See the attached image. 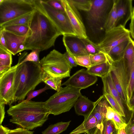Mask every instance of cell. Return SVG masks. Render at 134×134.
Listing matches in <instances>:
<instances>
[{"mask_svg": "<svg viewBox=\"0 0 134 134\" xmlns=\"http://www.w3.org/2000/svg\"><path fill=\"white\" fill-rule=\"evenodd\" d=\"M116 130L112 120L105 119L99 127L94 129L91 134H112Z\"/></svg>", "mask_w": 134, "mask_h": 134, "instance_id": "cell-25", "label": "cell"}, {"mask_svg": "<svg viewBox=\"0 0 134 134\" xmlns=\"http://www.w3.org/2000/svg\"><path fill=\"white\" fill-rule=\"evenodd\" d=\"M71 121H61L51 125L42 132V134H60L66 130Z\"/></svg>", "mask_w": 134, "mask_h": 134, "instance_id": "cell-26", "label": "cell"}, {"mask_svg": "<svg viewBox=\"0 0 134 134\" xmlns=\"http://www.w3.org/2000/svg\"><path fill=\"white\" fill-rule=\"evenodd\" d=\"M114 2V0H92L91 8L87 12L86 20L93 33L105 31V24Z\"/></svg>", "mask_w": 134, "mask_h": 134, "instance_id": "cell-6", "label": "cell"}, {"mask_svg": "<svg viewBox=\"0 0 134 134\" xmlns=\"http://www.w3.org/2000/svg\"><path fill=\"white\" fill-rule=\"evenodd\" d=\"M76 35L79 38L88 37L86 29L78 9L69 0H61Z\"/></svg>", "mask_w": 134, "mask_h": 134, "instance_id": "cell-12", "label": "cell"}, {"mask_svg": "<svg viewBox=\"0 0 134 134\" xmlns=\"http://www.w3.org/2000/svg\"><path fill=\"white\" fill-rule=\"evenodd\" d=\"M84 134H87V133H84Z\"/></svg>", "mask_w": 134, "mask_h": 134, "instance_id": "cell-54", "label": "cell"}, {"mask_svg": "<svg viewBox=\"0 0 134 134\" xmlns=\"http://www.w3.org/2000/svg\"><path fill=\"white\" fill-rule=\"evenodd\" d=\"M131 36L134 40V7H133L132 13L130 24V30Z\"/></svg>", "mask_w": 134, "mask_h": 134, "instance_id": "cell-44", "label": "cell"}, {"mask_svg": "<svg viewBox=\"0 0 134 134\" xmlns=\"http://www.w3.org/2000/svg\"><path fill=\"white\" fill-rule=\"evenodd\" d=\"M34 2L35 6L49 18L62 35L76 36L65 12L55 9L44 0H34Z\"/></svg>", "mask_w": 134, "mask_h": 134, "instance_id": "cell-8", "label": "cell"}, {"mask_svg": "<svg viewBox=\"0 0 134 134\" xmlns=\"http://www.w3.org/2000/svg\"><path fill=\"white\" fill-rule=\"evenodd\" d=\"M18 64L0 76V103L12 105L14 102V80Z\"/></svg>", "mask_w": 134, "mask_h": 134, "instance_id": "cell-10", "label": "cell"}, {"mask_svg": "<svg viewBox=\"0 0 134 134\" xmlns=\"http://www.w3.org/2000/svg\"><path fill=\"white\" fill-rule=\"evenodd\" d=\"M117 19L116 6L114 0L113 5L108 14L104 25L105 32L116 27Z\"/></svg>", "mask_w": 134, "mask_h": 134, "instance_id": "cell-27", "label": "cell"}, {"mask_svg": "<svg viewBox=\"0 0 134 134\" xmlns=\"http://www.w3.org/2000/svg\"><path fill=\"white\" fill-rule=\"evenodd\" d=\"M102 95L95 102H93L81 94L76 100L74 107L76 113L84 116V120L89 118L96 106L103 97Z\"/></svg>", "mask_w": 134, "mask_h": 134, "instance_id": "cell-17", "label": "cell"}, {"mask_svg": "<svg viewBox=\"0 0 134 134\" xmlns=\"http://www.w3.org/2000/svg\"><path fill=\"white\" fill-rule=\"evenodd\" d=\"M25 49V43H24L21 44L19 47L18 53L22 52Z\"/></svg>", "mask_w": 134, "mask_h": 134, "instance_id": "cell-52", "label": "cell"}, {"mask_svg": "<svg viewBox=\"0 0 134 134\" xmlns=\"http://www.w3.org/2000/svg\"><path fill=\"white\" fill-rule=\"evenodd\" d=\"M63 54L66 60L72 68L76 67L77 66V64L74 56L67 51Z\"/></svg>", "mask_w": 134, "mask_h": 134, "instance_id": "cell-42", "label": "cell"}, {"mask_svg": "<svg viewBox=\"0 0 134 134\" xmlns=\"http://www.w3.org/2000/svg\"><path fill=\"white\" fill-rule=\"evenodd\" d=\"M118 130L116 129L114 131L112 134H118Z\"/></svg>", "mask_w": 134, "mask_h": 134, "instance_id": "cell-53", "label": "cell"}, {"mask_svg": "<svg viewBox=\"0 0 134 134\" xmlns=\"http://www.w3.org/2000/svg\"><path fill=\"white\" fill-rule=\"evenodd\" d=\"M40 64L43 72L48 75L63 79L70 77L72 68L63 54L54 49L40 60Z\"/></svg>", "mask_w": 134, "mask_h": 134, "instance_id": "cell-5", "label": "cell"}, {"mask_svg": "<svg viewBox=\"0 0 134 134\" xmlns=\"http://www.w3.org/2000/svg\"><path fill=\"white\" fill-rule=\"evenodd\" d=\"M134 124V109L133 110L131 116L128 123L127 125Z\"/></svg>", "mask_w": 134, "mask_h": 134, "instance_id": "cell-51", "label": "cell"}, {"mask_svg": "<svg viewBox=\"0 0 134 134\" xmlns=\"http://www.w3.org/2000/svg\"><path fill=\"white\" fill-rule=\"evenodd\" d=\"M63 42L66 51L74 56L89 55L83 42L76 36L63 35Z\"/></svg>", "mask_w": 134, "mask_h": 134, "instance_id": "cell-16", "label": "cell"}, {"mask_svg": "<svg viewBox=\"0 0 134 134\" xmlns=\"http://www.w3.org/2000/svg\"><path fill=\"white\" fill-rule=\"evenodd\" d=\"M97 120L94 116H91L69 134H80L83 133L91 134L97 125Z\"/></svg>", "mask_w": 134, "mask_h": 134, "instance_id": "cell-22", "label": "cell"}, {"mask_svg": "<svg viewBox=\"0 0 134 134\" xmlns=\"http://www.w3.org/2000/svg\"><path fill=\"white\" fill-rule=\"evenodd\" d=\"M115 111L110 106H109L107 109L105 119L107 120H112L114 115Z\"/></svg>", "mask_w": 134, "mask_h": 134, "instance_id": "cell-43", "label": "cell"}, {"mask_svg": "<svg viewBox=\"0 0 134 134\" xmlns=\"http://www.w3.org/2000/svg\"><path fill=\"white\" fill-rule=\"evenodd\" d=\"M0 46L8 51L3 30L1 28H0Z\"/></svg>", "mask_w": 134, "mask_h": 134, "instance_id": "cell-45", "label": "cell"}, {"mask_svg": "<svg viewBox=\"0 0 134 134\" xmlns=\"http://www.w3.org/2000/svg\"><path fill=\"white\" fill-rule=\"evenodd\" d=\"M131 38L129 30L120 26L105 32L104 37L97 45L101 51L107 54L114 47Z\"/></svg>", "mask_w": 134, "mask_h": 134, "instance_id": "cell-9", "label": "cell"}, {"mask_svg": "<svg viewBox=\"0 0 134 134\" xmlns=\"http://www.w3.org/2000/svg\"><path fill=\"white\" fill-rule=\"evenodd\" d=\"M126 126H123L118 129V134H126L125 130Z\"/></svg>", "mask_w": 134, "mask_h": 134, "instance_id": "cell-50", "label": "cell"}, {"mask_svg": "<svg viewBox=\"0 0 134 134\" xmlns=\"http://www.w3.org/2000/svg\"><path fill=\"white\" fill-rule=\"evenodd\" d=\"M117 16L116 27H125L127 21L131 19L133 7L131 0H114Z\"/></svg>", "mask_w": 134, "mask_h": 134, "instance_id": "cell-15", "label": "cell"}, {"mask_svg": "<svg viewBox=\"0 0 134 134\" xmlns=\"http://www.w3.org/2000/svg\"><path fill=\"white\" fill-rule=\"evenodd\" d=\"M131 39L123 42L110 51L107 54L112 61H119L123 58L126 49Z\"/></svg>", "mask_w": 134, "mask_h": 134, "instance_id": "cell-24", "label": "cell"}, {"mask_svg": "<svg viewBox=\"0 0 134 134\" xmlns=\"http://www.w3.org/2000/svg\"><path fill=\"white\" fill-rule=\"evenodd\" d=\"M103 95L112 108L124 119L125 115L124 113L117 101L110 94L103 93Z\"/></svg>", "mask_w": 134, "mask_h": 134, "instance_id": "cell-33", "label": "cell"}, {"mask_svg": "<svg viewBox=\"0 0 134 134\" xmlns=\"http://www.w3.org/2000/svg\"><path fill=\"white\" fill-rule=\"evenodd\" d=\"M32 12L5 23L0 26V27L16 25H25L29 26L30 21L32 16Z\"/></svg>", "mask_w": 134, "mask_h": 134, "instance_id": "cell-29", "label": "cell"}, {"mask_svg": "<svg viewBox=\"0 0 134 134\" xmlns=\"http://www.w3.org/2000/svg\"><path fill=\"white\" fill-rule=\"evenodd\" d=\"M1 27L6 31L21 35H26L29 30V26L25 25H12Z\"/></svg>", "mask_w": 134, "mask_h": 134, "instance_id": "cell-30", "label": "cell"}, {"mask_svg": "<svg viewBox=\"0 0 134 134\" xmlns=\"http://www.w3.org/2000/svg\"><path fill=\"white\" fill-rule=\"evenodd\" d=\"M128 105L131 110L133 111L134 109V91L131 99L128 102Z\"/></svg>", "mask_w": 134, "mask_h": 134, "instance_id": "cell-48", "label": "cell"}, {"mask_svg": "<svg viewBox=\"0 0 134 134\" xmlns=\"http://www.w3.org/2000/svg\"><path fill=\"white\" fill-rule=\"evenodd\" d=\"M125 130L126 134H134V124L127 125Z\"/></svg>", "mask_w": 134, "mask_h": 134, "instance_id": "cell-47", "label": "cell"}, {"mask_svg": "<svg viewBox=\"0 0 134 134\" xmlns=\"http://www.w3.org/2000/svg\"><path fill=\"white\" fill-rule=\"evenodd\" d=\"M50 89H52L50 86L46 85L45 86L42 88L36 91H31L27 94L26 99L24 100L26 101H30L32 99L38 95L46 90Z\"/></svg>", "mask_w": 134, "mask_h": 134, "instance_id": "cell-39", "label": "cell"}, {"mask_svg": "<svg viewBox=\"0 0 134 134\" xmlns=\"http://www.w3.org/2000/svg\"><path fill=\"white\" fill-rule=\"evenodd\" d=\"M78 9L87 12L91 9L92 0H69Z\"/></svg>", "mask_w": 134, "mask_h": 134, "instance_id": "cell-31", "label": "cell"}, {"mask_svg": "<svg viewBox=\"0 0 134 134\" xmlns=\"http://www.w3.org/2000/svg\"><path fill=\"white\" fill-rule=\"evenodd\" d=\"M101 78L103 84V93L110 94L117 101L124 113V120L127 125L131 119L132 111L130 110L116 89L110 73Z\"/></svg>", "mask_w": 134, "mask_h": 134, "instance_id": "cell-13", "label": "cell"}, {"mask_svg": "<svg viewBox=\"0 0 134 134\" xmlns=\"http://www.w3.org/2000/svg\"><path fill=\"white\" fill-rule=\"evenodd\" d=\"M7 134H34V131L22 128H18L13 130L9 129Z\"/></svg>", "mask_w": 134, "mask_h": 134, "instance_id": "cell-41", "label": "cell"}, {"mask_svg": "<svg viewBox=\"0 0 134 134\" xmlns=\"http://www.w3.org/2000/svg\"><path fill=\"white\" fill-rule=\"evenodd\" d=\"M41 51V50L39 49L32 50V51L29 54H27L19 65L26 62H31L40 64L39 55Z\"/></svg>", "mask_w": 134, "mask_h": 134, "instance_id": "cell-35", "label": "cell"}, {"mask_svg": "<svg viewBox=\"0 0 134 134\" xmlns=\"http://www.w3.org/2000/svg\"><path fill=\"white\" fill-rule=\"evenodd\" d=\"M112 121L117 130L127 125L126 121L123 117L115 111Z\"/></svg>", "mask_w": 134, "mask_h": 134, "instance_id": "cell-38", "label": "cell"}, {"mask_svg": "<svg viewBox=\"0 0 134 134\" xmlns=\"http://www.w3.org/2000/svg\"><path fill=\"white\" fill-rule=\"evenodd\" d=\"M9 129L2 125H0V134H7Z\"/></svg>", "mask_w": 134, "mask_h": 134, "instance_id": "cell-49", "label": "cell"}, {"mask_svg": "<svg viewBox=\"0 0 134 134\" xmlns=\"http://www.w3.org/2000/svg\"><path fill=\"white\" fill-rule=\"evenodd\" d=\"M62 79L50 76L43 72L42 82L57 91L61 87Z\"/></svg>", "mask_w": 134, "mask_h": 134, "instance_id": "cell-28", "label": "cell"}, {"mask_svg": "<svg viewBox=\"0 0 134 134\" xmlns=\"http://www.w3.org/2000/svg\"><path fill=\"white\" fill-rule=\"evenodd\" d=\"M43 74L40 64L26 62L18 65L14 80L15 102L25 100L28 93L42 82Z\"/></svg>", "mask_w": 134, "mask_h": 134, "instance_id": "cell-3", "label": "cell"}, {"mask_svg": "<svg viewBox=\"0 0 134 134\" xmlns=\"http://www.w3.org/2000/svg\"><path fill=\"white\" fill-rule=\"evenodd\" d=\"M109 106L108 102L104 96L96 106L90 115L96 118L97 123L96 128L99 127L106 119L107 109Z\"/></svg>", "mask_w": 134, "mask_h": 134, "instance_id": "cell-20", "label": "cell"}, {"mask_svg": "<svg viewBox=\"0 0 134 134\" xmlns=\"http://www.w3.org/2000/svg\"><path fill=\"white\" fill-rule=\"evenodd\" d=\"M9 106L7 112L11 116L10 122L29 130L42 126L50 114L44 102L24 100L15 105Z\"/></svg>", "mask_w": 134, "mask_h": 134, "instance_id": "cell-2", "label": "cell"}, {"mask_svg": "<svg viewBox=\"0 0 134 134\" xmlns=\"http://www.w3.org/2000/svg\"><path fill=\"white\" fill-rule=\"evenodd\" d=\"M122 59L128 84L131 73L134 65V41L132 39L126 49Z\"/></svg>", "mask_w": 134, "mask_h": 134, "instance_id": "cell-19", "label": "cell"}, {"mask_svg": "<svg viewBox=\"0 0 134 134\" xmlns=\"http://www.w3.org/2000/svg\"><path fill=\"white\" fill-rule=\"evenodd\" d=\"M97 80L96 76L90 74L87 70L82 69L70 77L62 84V86H69L81 90L93 85Z\"/></svg>", "mask_w": 134, "mask_h": 134, "instance_id": "cell-14", "label": "cell"}, {"mask_svg": "<svg viewBox=\"0 0 134 134\" xmlns=\"http://www.w3.org/2000/svg\"><path fill=\"white\" fill-rule=\"evenodd\" d=\"M44 1L55 9L61 12H65L61 0H48Z\"/></svg>", "mask_w": 134, "mask_h": 134, "instance_id": "cell-40", "label": "cell"}, {"mask_svg": "<svg viewBox=\"0 0 134 134\" xmlns=\"http://www.w3.org/2000/svg\"><path fill=\"white\" fill-rule=\"evenodd\" d=\"M108 60L98 64L92 65L87 68V71L90 74L96 76L103 77L110 72L112 66V61L107 54Z\"/></svg>", "mask_w": 134, "mask_h": 134, "instance_id": "cell-21", "label": "cell"}, {"mask_svg": "<svg viewBox=\"0 0 134 134\" xmlns=\"http://www.w3.org/2000/svg\"><path fill=\"white\" fill-rule=\"evenodd\" d=\"M35 9L34 0H0V26Z\"/></svg>", "mask_w": 134, "mask_h": 134, "instance_id": "cell-7", "label": "cell"}, {"mask_svg": "<svg viewBox=\"0 0 134 134\" xmlns=\"http://www.w3.org/2000/svg\"><path fill=\"white\" fill-rule=\"evenodd\" d=\"M74 57L77 65L87 68L91 66L90 55L74 56Z\"/></svg>", "mask_w": 134, "mask_h": 134, "instance_id": "cell-36", "label": "cell"}, {"mask_svg": "<svg viewBox=\"0 0 134 134\" xmlns=\"http://www.w3.org/2000/svg\"><path fill=\"white\" fill-rule=\"evenodd\" d=\"M81 90L69 86L61 87L59 91L44 102L45 107L49 114L54 115L68 111L81 94Z\"/></svg>", "mask_w": 134, "mask_h": 134, "instance_id": "cell-4", "label": "cell"}, {"mask_svg": "<svg viewBox=\"0 0 134 134\" xmlns=\"http://www.w3.org/2000/svg\"><path fill=\"white\" fill-rule=\"evenodd\" d=\"M90 56L91 66L105 62L108 60L107 54L102 51L94 54H90Z\"/></svg>", "mask_w": 134, "mask_h": 134, "instance_id": "cell-34", "label": "cell"}, {"mask_svg": "<svg viewBox=\"0 0 134 134\" xmlns=\"http://www.w3.org/2000/svg\"><path fill=\"white\" fill-rule=\"evenodd\" d=\"M29 26V31L25 42L24 50H47L54 46L57 38L62 35L49 18L35 6Z\"/></svg>", "mask_w": 134, "mask_h": 134, "instance_id": "cell-1", "label": "cell"}, {"mask_svg": "<svg viewBox=\"0 0 134 134\" xmlns=\"http://www.w3.org/2000/svg\"><path fill=\"white\" fill-rule=\"evenodd\" d=\"M12 54L0 46V75L8 71L11 67Z\"/></svg>", "mask_w": 134, "mask_h": 134, "instance_id": "cell-23", "label": "cell"}, {"mask_svg": "<svg viewBox=\"0 0 134 134\" xmlns=\"http://www.w3.org/2000/svg\"><path fill=\"white\" fill-rule=\"evenodd\" d=\"M134 91V65L131 73L127 90L128 103Z\"/></svg>", "mask_w": 134, "mask_h": 134, "instance_id": "cell-37", "label": "cell"}, {"mask_svg": "<svg viewBox=\"0 0 134 134\" xmlns=\"http://www.w3.org/2000/svg\"><path fill=\"white\" fill-rule=\"evenodd\" d=\"M5 105L3 103H0V124L1 125L4 118L5 114Z\"/></svg>", "mask_w": 134, "mask_h": 134, "instance_id": "cell-46", "label": "cell"}, {"mask_svg": "<svg viewBox=\"0 0 134 134\" xmlns=\"http://www.w3.org/2000/svg\"><path fill=\"white\" fill-rule=\"evenodd\" d=\"M80 38L83 43L89 54H94L101 51L97 44L92 42L88 37Z\"/></svg>", "mask_w": 134, "mask_h": 134, "instance_id": "cell-32", "label": "cell"}, {"mask_svg": "<svg viewBox=\"0 0 134 134\" xmlns=\"http://www.w3.org/2000/svg\"><path fill=\"white\" fill-rule=\"evenodd\" d=\"M110 73L116 89L124 101L128 105L127 90L128 84L122 58L117 62L112 61L111 68Z\"/></svg>", "mask_w": 134, "mask_h": 134, "instance_id": "cell-11", "label": "cell"}, {"mask_svg": "<svg viewBox=\"0 0 134 134\" xmlns=\"http://www.w3.org/2000/svg\"><path fill=\"white\" fill-rule=\"evenodd\" d=\"M0 28L3 30L8 51L13 55H15L18 53L20 46L25 43L29 30L26 35H21L6 31L2 27Z\"/></svg>", "mask_w": 134, "mask_h": 134, "instance_id": "cell-18", "label": "cell"}]
</instances>
